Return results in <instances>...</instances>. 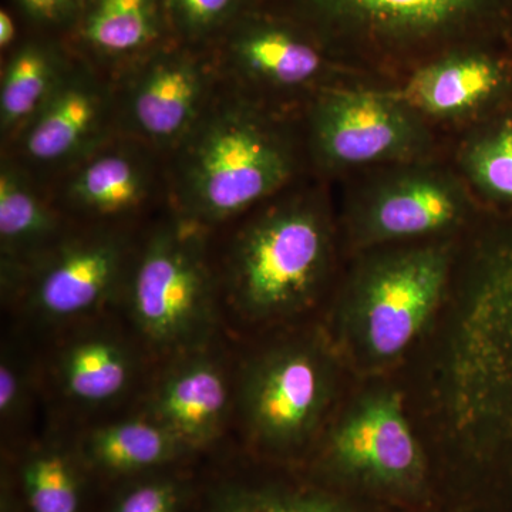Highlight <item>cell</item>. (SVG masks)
<instances>
[{"label": "cell", "mask_w": 512, "mask_h": 512, "mask_svg": "<svg viewBox=\"0 0 512 512\" xmlns=\"http://www.w3.org/2000/svg\"><path fill=\"white\" fill-rule=\"evenodd\" d=\"M320 485L387 512H440L450 505L443 471L414 436L399 394L357 404L320 458Z\"/></svg>", "instance_id": "6da1fadb"}, {"label": "cell", "mask_w": 512, "mask_h": 512, "mask_svg": "<svg viewBox=\"0 0 512 512\" xmlns=\"http://www.w3.org/2000/svg\"><path fill=\"white\" fill-rule=\"evenodd\" d=\"M291 173L288 150L262 121L244 110L221 111L188 151L185 205L198 220H225L281 188Z\"/></svg>", "instance_id": "7a4b0ae2"}, {"label": "cell", "mask_w": 512, "mask_h": 512, "mask_svg": "<svg viewBox=\"0 0 512 512\" xmlns=\"http://www.w3.org/2000/svg\"><path fill=\"white\" fill-rule=\"evenodd\" d=\"M328 242L325 222L305 205L275 208L249 225L232 258L241 311L271 318L302 308L325 272Z\"/></svg>", "instance_id": "3957f363"}, {"label": "cell", "mask_w": 512, "mask_h": 512, "mask_svg": "<svg viewBox=\"0 0 512 512\" xmlns=\"http://www.w3.org/2000/svg\"><path fill=\"white\" fill-rule=\"evenodd\" d=\"M447 275L448 254L441 247L407 249L367 266L350 316L363 355L377 363L403 355L436 312Z\"/></svg>", "instance_id": "277c9868"}, {"label": "cell", "mask_w": 512, "mask_h": 512, "mask_svg": "<svg viewBox=\"0 0 512 512\" xmlns=\"http://www.w3.org/2000/svg\"><path fill=\"white\" fill-rule=\"evenodd\" d=\"M138 330L158 349L187 348L211 328V278L200 242L183 229L151 239L130 286Z\"/></svg>", "instance_id": "5b68a950"}, {"label": "cell", "mask_w": 512, "mask_h": 512, "mask_svg": "<svg viewBox=\"0 0 512 512\" xmlns=\"http://www.w3.org/2000/svg\"><path fill=\"white\" fill-rule=\"evenodd\" d=\"M328 360L295 343L256 360L242 383V409L254 439L275 453L305 444L329 399Z\"/></svg>", "instance_id": "8992f818"}, {"label": "cell", "mask_w": 512, "mask_h": 512, "mask_svg": "<svg viewBox=\"0 0 512 512\" xmlns=\"http://www.w3.org/2000/svg\"><path fill=\"white\" fill-rule=\"evenodd\" d=\"M320 30L346 42L412 47L478 28L503 0H296Z\"/></svg>", "instance_id": "52a82bcc"}, {"label": "cell", "mask_w": 512, "mask_h": 512, "mask_svg": "<svg viewBox=\"0 0 512 512\" xmlns=\"http://www.w3.org/2000/svg\"><path fill=\"white\" fill-rule=\"evenodd\" d=\"M313 136L320 156L333 165L404 160L420 153L427 138L400 97L348 90L319 100Z\"/></svg>", "instance_id": "ba28073f"}, {"label": "cell", "mask_w": 512, "mask_h": 512, "mask_svg": "<svg viewBox=\"0 0 512 512\" xmlns=\"http://www.w3.org/2000/svg\"><path fill=\"white\" fill-rule=\"evenodd\" d=\"M123 248L117 239L94 237L55 252L39 269L30 308L50 322H66L96 311L119 279Z\"/></svg>", "instance_id": "9c48e42d"}, {"label": "cell", "mask_w": 512, "mask_h": 512, "mask_svg": "<svg viewBox=\"0 0 512 512\" xmlns=\"http://www.w3.org/2000/svg\"><path fill=\"white\" fill-rule=\"evenodd\" d=\"M463 210V192L453 181L413 171L389 178L367 195L359 227L369 242L424 237L456 224Z\"/></svg>", "instance_id": "30bf717a"}, {"label": "cell", "mask_w": 512, "mask_h": 512, "mask_svg": "<svg viewBox=\"0 0 512 512\" xmlns=\"http://www.w3.org/2000/svg\"><path fill=\"white\" fill-rule=\"evenodd\" d=\"M227 377L207 356L174 366L158 384L147 416L167 427L188 450L218 437L228 413Z\"/></svg>", "instance_id": "8fae6325"}, {"label": "cell", "mask_w": 512, "mask_h": 512, "mask_svg": "<svg viewBox=\"0 0 512 512\" xmlns=\"http://www.w3.org/2000/svg\"><path fill=\"white\" fill-rule=\"evenodd\" d=\"M204 77L190 60L164 57L144 70L131 94L130 111L141 133L153 140L174 141L197 117Z\"/></svg>", "instance_id": "7c38bea8"}, {"label": "cell", "mask_w": 512, "mask_h": 512, "mask_svg": "<svg viewBox=\"0 0 512 512\" xmlns=\"http://www.w3.org/2000/svg\"><path fill=\"white\" fill-rule=\"evenodd\" d=\"M503 79V67L493 57L461 52L417 70L400 99L410 109L430 116H456L494 96Z\"/></svg>", "instance_id": "4fadbf2b"}, {"label": "cell", "mask_w": 512, "mask_h": 512, "mask_svg": "<svg viewBox=\"0 0 512 512\" xmlns=\"http://www.w3.org/2000/svg\"><path fill=\"white\" fill-rule=\"evenodd\" d=\"M103 99L86 80L57 84L55 92L30 120L25 151L37 163H57L86 146L99 128Z\"/></svg>", "instance_id": "5bb4252c"}, {"label": "cell", "mask_w": 512, "mask_h": 512, "mask_svg": "<svg viewBox=\"0 0 512 512\" xmlns=\"http://www.w3.org/2000/svg\"><path fill=\"white\" fill-rule=\"evenodd\" d=\"M188 448L153 417L120 421L86 437L82 460L107 476H140L187 453Z\"/></svg>", "instance_id": "9a60e30c"}, {"label": "cell", "mask_w": 512, "mask_h": 512, "mask_svg": "<svg viewBox=\"0 0 512 512\" xmlns=\"http://www.w3.org/2000/svg\"><path fill=\"white\" fill-rule=\"evenodd\" d=\"M232 49L242 70L276 86L311 82L323 69L318 47L274 23H258L242 30Z\"/></svg>", "instance_id": "2e32d148"}, {"label": "cell", "mask_w": 512, "mask_h": 512, "mask_svg": "<svg viewBox=\"0 0 512 512\" xmlns=\"http://www.w3.org/2000/svg\"><path fill=\"white\" fill-rule=\"evenodd\" d=\"M134 375L130 352L109 336H87L67 346L59 360L64 393L84 404L109 403L126 392Z\"/></svg>", "instance_id": "e0dca14e"}, {"label": "cell", "mask_w": 512, "mask_h": 512, "mask_svg": "<svg viewBox=\"0 0 512 512\" xmlns=\"http://www.w3.org/2000/svg\"><path fill=\"white\" fill-rule=\"evenodd\" d=\"M207 512H387L316 484L239 481L215 491Z\"/></svg>", "instance_id": "ac0fdd59"}, {"label": "cell", "mask_w": 512, "mask_h": 512, "mask_svg": "<svg viewBox=\"0 0 512 512\" xmlns=\"http://www.w3.org/2000/svg\"><path fill=\"white\" fill-rule=\"evenodd\" d=\"M62 448H37L20 466L19 484L28 512H82L83 468Z\"/></svg>", "instance_id": "d6986e66"}, {"label": "cell", "mask_w": 512, "mask_h": 512, "mask_svg": "<svg viewBox=\"0 0 512 512\" xmlns=\"http://www.w3.org/2000/svg\"><path fill=\"white\" fill-rule=\"evenodd\" d=\"M147 194V177L134 158L104 154L84 165L69 187V197L83 210L119 214L137 207Z\"/></svg>", "instance_id": "ffe728a7"}, {"label": "cell", "mask_w": 512, "mask_h": 512, "mask_svg": "<svg viewBox=\"0 0 512 512\" xmlns=\"http://www.w3.org/2000/svg\"><path fill=\"white\" fill-rule=\"evenodd\" d=\"M87 42L106 55H126L157 35L154 0H96L84 22Z\"/></svg>", "instance_id": "44dd1931"}, {"label": "cell", "mask_w": 512, "mask_h": 512, "mask_svg": "<svg viewBox=\"0 0 512 512\" xmlns=\"http://www.w3.org/2000/svg\"><path fill=\"white\" fill-rule=\"evenodd\" d=\"M60 83L56 64L46 50L26 46L6 66L0 89L3 128L32 120Z\"/></svg>", "instance_id": "7402d4cb"}, {"label": "cell", "mask_w": 512, "mask_h": 512, "mask_svg": "<svg viewBox=\"0 0 512 512\" xmlns=\"http://www.w3.org/2000/svg\"><path fill=\"white\" fill-rule=\"evenodd\" d=\"M57 229L55 215L28 181L9 164L0 173V239L3 251H29L45 244Z\"/></svg>", "instance_id": "603a6c76"}, {"label": "cell", "mask_w": 512, "mask_h": 512, "mask_svg": "<svg viewBox=\"0 0 512 512\" xmlns=\"http://www.w3.org/2000/svg\"><path fill=\"white\" fill-rule=\"evenodd\" d=\"M464 167L488 195L512 200V126L474 141L464 154Z\"/></svg>", "instance_id": "cb8c5ba5"}, {"label": "cell", "mask_w": 512, "mask_h": 512, "mask_svg": "<svg viewBox=\"0 0 512 512\" xmlns=\"http://www.w3.org/2000/svg\"><path fill=\"white\" fill-rule=\"evenodd\" d=\"M185 488L163 474H143L117 495L110 512H183Z\"/></svg>", "instance_id": "d4e9b609"}, {"label": "cell", "mask_w": 512, "mask_h": 512, "mask_svg": "<svg viewBox=\"0 0 512 512\" xmlns=\"http://www.w3.org/2000/svg\"><path fill=\"white\" fill-rule=\"evenodd\" d=\"M237 0H173L175 18L185 29L202 32L220 23Z\"/></svg>", "instance_id": "484cf974"}, {"label": "cell", "mask_w": 512, "mask_h": 512, "mask_svg": "<svg viewBox=\"0 0 512 512\" xmlns=\"http://www.w3.org/2000/svg\"><path fill=\"white\" fill-rule=\"evenodd\" d=\"M26 400V380L18 363L3 355L0 366V416L3 421L16 419Z\"/></svg>", "instance_id": "4316f807"}, {"label": "cell", "mask_w": 512, "mask_h": 512, "mask_svg": "<svg viewBox=\"0 0 512 512\" xmlns=\"http://www.w3.org/2000/svg\"><path fill=\"white\" fill-rule=\"evenodd\" d=\"M30 15L39 19H55L69 9L74 0H19Z\"/></svg>", "instance_id": "83f0119b"}, {"label": "cell", "mask_w": 512, "mask_h": 512, "mask_svg": "<svg viewBox=\"0 0 512 512\" xmlns=\"http://www.w3.org/2000/svg\"><path fill=\"white\" fill-rule=\"evenodd\" d=\"M15 32V23H13L12 16L2 10L0 12V45L3 47L9 46L13 37H15Z\"/></svg>", "instance_id": "f1b7e54d"}, {"label": "cell", "mask_w": 512, "mask_h": 512, "mask_svg": "<svg viewBox=\"0 0 512 512\" xmlns=\"http://www.w3.org/2000/svg\"><path fill=\"white\" fill-rule=\"evenodd\" d=\"M448 512H468L467 507H460V508H450V511Z\"/></svg>", "instance_id": "f546056e"}]
</instances>
